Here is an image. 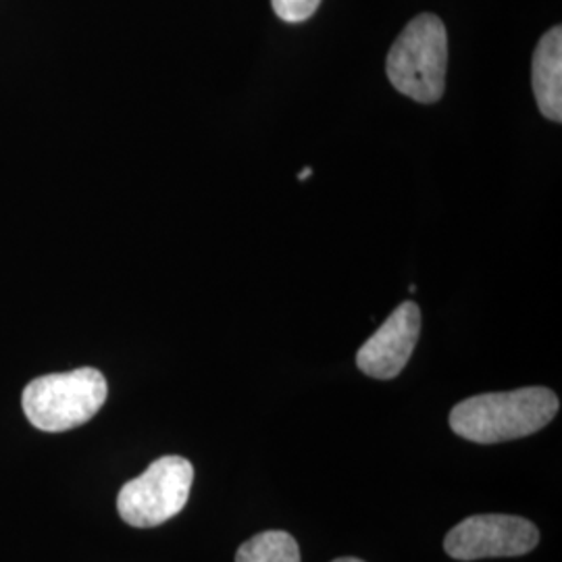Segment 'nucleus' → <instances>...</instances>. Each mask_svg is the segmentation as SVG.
I'll return each instance as SVG.
<instances>
[{
    "instance_id": "nucleus-6",
    "label": "nucleus",
    "mask_w": 562,
    "mask_h": 562,
    "mask_svg": "<svg viewBox=\"0 0 562 562\" xmlns=\"http://www.w3.org/2000/svg\"><path fill=\"white\" fill-rule=\"evenodd\" d=\"M422 334V308L415 302H402L387 322L364 341L357 364L373 380H394L411 361Z\"/></svg>"
},
{
    "instance_id": "nucleus-11",
    "label": "nucleus",
    "mask_w": 562,
    "mask_h": 562,
    "mask_svg": "<svg viewBox=\"0 0 562 562\" xmlns=\"http://www.w3.org/2000/svg\"><path fill=\"white\" fill-rule=\"evenodd\" d=\"M331 562H364L361 559H350V557H344V559H336V561Z\"/></svg>"
},
{
    "instance_id": "nucleus-5",
    "label": "nucleus",
    "mask_w": 562,
    "mask_h": 562,
    "mask_svg": "<svg viewBox=\"0 0 562 562\" xmlns=\"http://www.w3.org/2000/svg\"><path fill=\"white\" fill-rule=\"evenodd\" d=\"M540 542L538 527L513 515H475L454 525L443 550L454 561L522 557Z\"/></svg>"
},
{
    "instance_id": "nucleus-10",
    "label": "nucleus",
    "mask_w": 562,
    "mask_h": 562,
    "mask_svg": "<svg viewBox=\"0 0 562 562\" xmlns=\"http://www.w3.org/2000/svg\"><path fill=\"white\" fill-rule=\"evenodd\" d=\"M311 176H313V169L306 167V169H302L301 173H299V180L306 181Z\"/></svg>"
},
{
    "instance_id": "nucleus-8",
    "label": "nucleus",
    "mask_w": 562,
    "mask_h": 562,
    "mask_svg": "<svg viewBox=\"0 0 562 562\" xmlns=\"http://www.w3.org/2000/svg\"><path fill=\"white\" fill-rule=\"evenodd\" d=\"M236 562H301V548L285 531H262L241 543Z\"/></svg>"
},
{
    "instance_id": "nucleus-1",
    "label": "nucleus",
    "mask_w": 562,
    "mask_h": 562,
    "mask_svg": "<svg viewBox=\"0 0 562 562\" xmlns=\"http://www.w3.org/2000/svg\"><path fill=\"white\" fill-rule=\"evenodd\" d=\"M559 406V396L548 387L480 394L450 411V427L469 442H508L538 434L557 417Z\"/></svg>"
},
{
    "instance_id": "nucleus-3",
    "label": "nucleus",
    "mask_w": 562,
    "mask_h": 562,
    "mask_svg": "<svg viewBox=\"0 0 562 562\" xmlns=\"http://www.w3.org/2000/svg\"><path fill=\"white\" fill-rule=\"evenodd\" d=\"M448 67V34L442 20L423 13L411 21L387 53L385 71L392 86L413 101L442 99Z\"/></svg>"
},
{
    "instance_id": "nucleus-2",
    "label": "nucleus",
    "mask_w": 562,
    "mask_h": 562,
    "mask_svg": "<svg viewBox=\"0 0 562 562\" xmlns=\"http://www.w3.org/2000/svg\"><path fill=\"white\" fill-rule=\"evenodd\" d=\"M109 396V385L99 369L81 367L69 373L42 375L27 383L21 406L36 429L60 434L90 422Z\"/></svg>"
},
{
    "instance_id": "nucleus-9",
    "label": "nucleus",
    "mask_w": 562,
    "mask_h": 562,
    "mask_svg": "<svg viewBox=\"0 0 562 562\" xmlns=\"http://www.w3.org/2000/svg\"><path fill=\"white\" fill-rule=\"evenodd\" d=\"M322 0H271L276 15L285 23H302L315 15Z\"/></svg>"
},
{
    "instance_id": "nucleus-4",
    "label": "nucleus",
    "mask_w": 562,
    "mask_h": 562,
    "mask_svg": "<svg viewBox=\"0 0 562 562\" xmlns=\"http://www.w3.org/2000/svg\"><path fill=\"white\" fill-rule=\"evenodd\" d=\"M194 482L192 462L181 457H162L125 483L117 496L120 517L127 525L148 529L180 515L190 498Z\"/></svg>"
},
{
    "instance_id": "nucleus-7",
    "label": "nucleus",
    "mask_w": 562,
    "mask_h": 562,
    "mask_svg": "<svg viewBox=\"0 0 562 562\" xmlns=\"http://www.w3.org/2000/svg\"><path fill=\"white\" fill-rule=\"evenodd\" d=\"M533 97L543 117L562 121V30L561 25L548 30L538 42L531 63Z\"/></svg>"
}]
</instances>
